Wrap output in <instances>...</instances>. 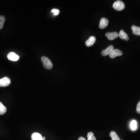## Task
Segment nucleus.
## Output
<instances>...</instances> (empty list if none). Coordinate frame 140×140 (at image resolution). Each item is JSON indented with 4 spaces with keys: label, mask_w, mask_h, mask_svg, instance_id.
<instances>
[{
    "label": "nucleus",
    "mask_w": 140,
    "mask_h": 140,
    "mask_svg": "<svg viewBox=\"0 0 140 140\" xmlns=\"http://www.w3.org/2000/svg\"><path fill=\"white\" fill-rule=\"evenodd\" d=\"M131 29H132L133 34L137 36H140V27L135 26H131Z\"/></svg>",
    "instance_id": "12"
},
{
    "label": "nucleus",
    "mask_w": 140,
    "mask_h": 140,
    "mask_svg": "<svg viewBox=\"0 0 140 140\" xmlns=\"http://www.w3.org/2000/svg\"><path fill=\"white\" fill-rule=\"evenodd\" d=\"M7 58L9 60L12 61H17L19 59V56L14 52H10L7 55Z\"/></svg>",
    "instance_id": "8"
},
{
    "label": "nucleus",
    "mask_w": 140,
    "mask_h": 140,
    "mask_svg": "<svg viewBox=\"0 0 140 140\" xmlns=\"http://www.w3.org/2000/svg\"><path fill=\"white\" fill-rule=\"evenodd\" d=\"M110 137H111L112 140H120V138L118 135L114 131H111L110 134Z\"/></svg>",
    "instance_id": "14"
},
{
    "label": "nucleus",
    "mask_w": 140,
    "mask_h": 140,
    "mask_svg": "<svg viewBox=\"0 0 140 140\" xmlns=\"http://www.w3.org/2000/svg\"><path fill=\"white\" fill-rule=\"evenodd\" d=\"M108 24L109 21L107 18H101L99 24V28L101 29H105L108 26Z\"/></svg>",
    "instance_id": "7"
},
{
    "label": "nucleus",
    "mask_w": 140,
    "mask_h": 140,
    "mask_svg": "<svg viewBox=\"0 0 140 140\" xmlns=\"http://www.w3.org/2000/svg\"><path fill=\"white\" fill-rule=\"evenodd\" d=\"M7 109L2 102H0V115H3L6 112Z\"/></svg>",
    "instance_id": "15"
},
{
    "label": "nucleus",
    "mask_w": 140,
    "mask_h": 140,
    "mask_svg": "<svg viewBox=\"0 0 140 140\" xmlns=\"http://www.w3.org/2000/svg\"><path fill=\"white\" fill-rule=\"evenodd\" d=\"M78 140H86L85 138L83 137H81L78 138Z\"/></svg>",
    "instance_id": "20"
},
{
    "label": "nucleus",
    "mask_w": 140,
    "mask_h": 140,
    "mask_svg": "<svg viewBox=\"0 0 140 140\" xmlns=\"http://www.w3.org/2000/svg\"></svg>",
    "instance_id": "21"
},
{
    "label": "nucleus",
    "mask_w": 140,
    "mask_h": 140,
    "mask_svg": "<svg viewBox=\"0 0 140 140\" xmlns=\"http://www.w3.org/2000/svg\"><path fill=\"white\" fill-rule=\"evenodd\" d=\"M114 47L112 45H110L106 49L104 50L102 52V55L104 56H106L111 54L114 50Z\"/></svg>",
    "instance_id": "5"
},
{
    "label": "nucleus",
    "mask_w": 140,
    "mask_h": 140,
    "mask_svg": "<svg viewBox=\"0 0 140 140\" xmlns=\"http://www.w3.org/2000/svg\"><path fill=\"white\" fill-rule=\"evenodd\" d=\"M114 9L118 11L123 10L125 7V4L123 1H117L114 3L113 4Z\"/></svg>",
    "instance_id": "2"
},
{
    "label": "nucleus",
    "mask_w": 140,
    "mask_h": 140,
    "mask_svg": "<svg viewBox=\"0 0 140 140\" xmlns=\"http://www.w3.org/2000/svg\"><path fill=\"white\" fill-rule=\"evenodd\" d=\"M96 39L94 36H91L89 39L86 40L85 43L86 45L88 47L91 46L94 44L96 42Z\"/></svg>",
    "instance_id": "9"
},
{
    "label": "nucleus",
    "mask_w": 140,
    "mask_h": 140,
    "mask_svg": "<svg viewBox=\"0 0 140 140\" xmlns=\"http://www.w3.org/2000/svg\"><path fill=\"white\" fill-rule=\"evenodd\" d=\"M88 140H96V138L95 137L93 133L92 132H89L87 136Z\"/></svg>",
    "instance_id": "17"
},
{
    "label": "nucleus",
    "mask_w": 140,
    "mask_h": 140,
    "mask_svg": "<svg viewBox=\"0 0 140 140\" xmlns=\"http://www.w3.org/2000/svg\"><path fill=\"white\" fill-rule=\"evenodd\" d=\"M5 17L3 16H0V29H3L5 21Z\"/></svg>",
    "instance_id": "16"
},
{
    "label": "nucleus",
    "mask_w": 140,
    "mask_h": 140,
    "mask_svg": "<svg viewBox=\"0 0 140 140\" xmlns=\"http://www.w3.org/2000/svg\"><path fill=\"white\" fill-rule=\"evenodd\" d=\"M123 55V53L120 50L117 49H114L112 52L109 55V56L111 59H114L117 56H121Z\"/></svg>",
    "instance_id": "4"
},
{
    "label": "nucleus",
    "mask_w": 140,
    "mask_h": 140,
    "mask_svg": "<svg viewBox=\"0 0 140 140\" xmlns=\"http://www.w3.org/2000/svg\"><path fill=\"white\" fill-rule=\"evenodd\" d=\"M106 37L110 40H113L119 37V34L116 32H108L105 34Z\"/></svg>",
    "instance_id": "6"
},
{
    "label": "nucleus",
    "mask_w": 140,
    "mask_h": 140,
    "mask_svg": "<svg viewBox=\"0 0 140 140\" xmlns=\"http://www.w3.org/2000/svg\"><path fill=\"white\" fill-rule=\"evenodd\" d=\"M32 140H45L43 138L42 135L38 133H34L31 136Z\"/></svg>",
    "instance_id": "11"
},
{
    "label": "nucleus",
    "mask_w": 140,
    "mask_h": 140,
    "mask_svg": "<svg viewBox=\"0 0 140 140\" xmlns=\"http://www.w3.org/2000/svg\"><path fill=\"white\" fill-rule=\"evenodd\" d=\"M119 37L121 39L125 40L126 41L129 40V38L128 36L123 30H121L120 31L119 34Z\"/></svg>",
    "instance_id": "10"
},
{
    "label": "nucleus",
    "mask_w": 140,
    "mask_h": 140,
    "mask_svg": "<svg viewBox=\"0 0 140 140\" xmlns=\"http://www.w3.org/2000/svg\"><path fill=\"white\" fill-rule=\"evenodd\" d=\"M52 12L54 14V15L55 16L59 15L60 13V11L58 9H54L52 10Z\"/></svg>",
    "instance_id": "18"
},
{
    "label": "nucleus",
    "mask_w": 140,
    "mask_h": 140,
    "mask_svg": "<svg viewBox=\"0 0 140 140\" xmlns=\"http://www.w3.org/2000/svg\"><path fill=\"white\" fill-rule=\"evenodd\" d=\"M137 112L138 114H140V101L138 103L137 105V108H136Z\"/></svg>",
    "instance_id": "19"
},
{
    "label": "nucleus",
    "mask_w": 140,
    "mask_h": 140,
    "mask_svg": "<svg viewBox=\"0 0 140 140\" xmlns=\"http://www.w3.org/2000/svg\"><path fill=\"white\" fill-rule=\"evenodd\" d=\"M11 81L8 77H4L0 79V87H6L10 85Z\"/></svg>",
    "instance_id": "3"
},
{
    "label": "nucleus",
    "mask_w": 140,
    "mask_h": 140,
    "mask_svg": "<svg viewBox=\"0 0 140 140\" xmlns=\"http://www.w3.org/2000/svg\"><path fill=\"white\" fill-rule=\"evenodd\" d=\"M41 61L43 63L44 67L47 69H51L52 68L53 65L52 61L46 56H42Z\"/></svg>",
    "instance_id": "1"
},
{
    "label": "nucleus",
    "mask_w": 140,
    "mask_h": 140,
    "mask_svg": "<svg viewBox=\"0 0 140 140\" xmlns=\"http://www.w3.org/2000/svg\"><path fill=\"white\" fill-rule=\"evenodd\" d=\"M130 127L132 130L135 131L137 128V121L135 120L131 121L130 124Z\"/></svg>",
    "instance_id": "13"
}]
</instances>
